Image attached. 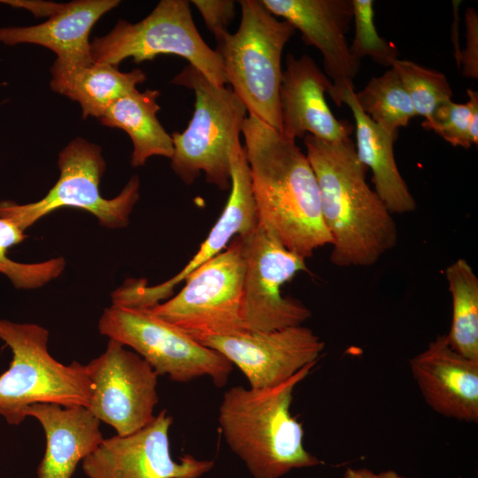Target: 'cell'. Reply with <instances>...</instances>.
I'll return each instance as SVG.
<instances>
[{"mask_svg": "<svg viewBox=\"0 0 478 478\" xmlns=\"http://www.w3.org/2000/svg\"><path fill=\"white\" fill-rule=\"evenodd\" d=\"M355 35L350 50L358 61L369 57L379 65L391 67L397 59L398 50L391 42L381 37L374 24V2L351 0Z\"/></svg>", "mask_w": 478, "mask_h": 478, "instance_id": "83f0119b", "label": "cell"}, {"mask_svg": "<svg viewBox=\"0 0 478 478\" xmlns=\"http://www.w3.org/2000/svg\"><path fill=\"white\" fill-rule=\"evenodd\" d=\"M242 237L245 265L242 314L246 330L269 332L302 325L311 311L301 301L283 297L281 289L306 270L305 259L258 223Z\"/></svg>", "mask_w": 478, "mask_h": 478, "instance_id": "8fae6325", "label": "cell"}, {"mask_svg": "<svg viewBox=\"0 0 478 478\" xmlns=\"http://www.w3.org/2000/svg\"><path fill=\"white\" fill-rule=\"evenodd\" d=\"M314 365L274 387L234 386L223 394L221 433L254 478H280L295 468L323 464L305 450L303 425L290 413L294 389Z\"/></svg>", "mask_w": 478, "mask_h": 478, "instance_id": "3957f363", "label": "cell"}, {"mask_svg": "<svg viewBox=\"0 0 478 478\" xmlns=\"http://www.w3.org/2000/svg\"><path fill=\"white\" fill-rule=\"evenodd\" d=\"M242 134L258 223L305 259L331 245L315 174L296 142L251 115Z\"/></svg>", "mask_w": 478, "mask_h": 478, "instance_id": "6da1fadb", "label": "cell"}, {"mask_svg": "<svg viewBox=\"0 0 478 478\" xmlns=\"http://www.w3.org/2000/svg\"><path fill=\"white\" fill-rule=\"evenodd\" d=\"M27 235L13 221L0 218V274L18 289H36L58 279L66 261L62 257L33 263L14 261L8 251L24 242Z\"/></svg>", "mask_w": 478, "mask_h": 478, "instance_id": "484cf974", "label": "cell"}, {"mask_svg": "<svg viewBox=\"0 0 478 478\" xmlns=\"http://www.w3.org/2000/svg\"><path fill=\"white\" fill-rule=\"evenodd\" d=\"M306 157L315 174L324 223L332 239L331 262L370 266L397 243L392 213L366 181L367 168L346 137L327 142L306 135Z\"/></svg>", "mask_w": 478, "mask_h": 478, "instance_id": "7a4b0ae2", "label": "cell"}, {"mask_svg": "<svg viewBox=\"0 0 478 478\" xmlns=\"http://www.w3.org/2000/svg\"><path fill=\"white\" fill-rule=\"evenodd\" d=\"M187 0H161L137 23L119 19L105 35L90 42L94 63L114 66L131 58L135 63L158 55H176L189 62L209 81L225 87L221 58L201 37Z\"/></svg>", "mask_w": 478, "mask_h": 478, "instance_id": "9c48e42d", "label": "cell"}, {"mask_svg": "<svg viewBox=\"0 0 478 478\" xmlns=\"http://www.w3.org/2000/svg\"><path fill=\"white\" fill-rule=\"evenodd\" d=\"M426 404L436 412L466 422H478V361L455 351L445 335H437L409 360Z\"/></svg>", "mask_w": 478, "mask_h": 478, "instance_id": "ac0fdd59", "label": "cell"}, {"mask_svg": "<svg viewBox=\"0 0 478 478\" xmlns=\"http://www.w3.org/2000/svg\"><path fill=\"white\" fill-rule=\"evenodd\" d=\"M466 48L460 51L459 65L466 77L478 78V15L469 7L465 12Z\"/></svg>", "mask_w": 478, "mask_h": 478, "instance_id": "4dcf8cb0", "label": "cell"}, {"mask_svg": "<svg viewBox=\"0 0 478 478\" xmlns=\"http://www.w3.org/2000/svg\"><path fill=\"white\" fill-rule=\"evenodd\" d=\"M0 339L12 352L9 368L0 374V415L8 424H21L35 404L89 407L92 389L86 366L54 358L47 328L0 318Z\"/></svg>", "mask_w": 478, "mask_h": 478, "instance_id": "277c9868", "label": "cell"}, {"mask_svg": "<svg viewBox=\"0 0 478 478\" xmlns=\"http://www.w3.org/2000/svg\"><path fill=\"white\" fill-rule=\"evenodd\" d=\"M172 83L194 91V112L187 128L173 132L171 167L186 184L202 172L220 190L230 188L231 153L240 140L246 108L231 89L218 87L189 65Z\"/></svg>", "mask_w": 478, "mask_h": 478, "instance_id": "8992f818", "label": "cell"}, {"mask_svg": "<svg viewBox=\"0 0 478 478\" xmlns=\"http://www.w3.org/2000/svg\"><path fill=\"white\" fill-rule=\"evenodd\" d=\"M391 67L397 73L417 115L429 120L436 108L451 100L446 76L410 60L397 59Z\"/></svg>", "mask_w": 478, "mask_h": 478, "instance_id": "4316f807", "label": "cell"}, {"mask_svg": "<svg viewBox=\"0 0 478 478\" xmlns=\"http://www.w3.org/2000/svg\"><path fill=\"white\" fill-rule=\"evenodd\" d=\"M444 274L452 305L446 340L455 351L478 361V277L464 258L448 266Z\"/></svg>", "mask_w": 478, "mask_h": 478, "instance_id": "cb8c5ba5", "label": "cell"}, {"mask_svg": "<svg viewBox=\"0 0 478 478\" xmlns=\"http://www.w3.org/2000/svg\"><path fill=\"white\" fill-rule=\"evenodd\" d=\"M467 104L470 108L469 135L472 144H478V93L473 89L466 90Z\"/></svg>", "mask_w": 478, "mask_h": 478, "instance_id": "d6a6232c", "label": "cell"}, {"mask_svg": "<svg viewBox=\"0 0 478 478\" xmlns=\"http://www.w3.org/2000/svg\"><path fill=\"white\" fill-rule=\"evenodd\" d=\"M0 3L9 4L16 8L27 9V11H30L35 17H50L58 12L63 4L52 2L28 0H0Z\"/></svg>", "mask_w": 478, "mask_h": 478, "instance_id": "1f68e13d", "label": "cell"}, {"mask_svg": "<svg viewBox=\"0 0 478 478\" xmlns=\"http://www.w3.org/2000/svg\"><path fill=\"white\" fill-rule=\"evenodd\" d=\"M342 478H405L396 471L387 470L375 473L368 468L348 467Z\"/></svg>", "mask_w": 478, "mask_h": 478, "instance_id": "836d02e7", "label": "cell"}, {"mask_svg": "<svg viewBox=\"0 0 478 478\" xmlns=\"http://www.w3.org/2000/svg\"><path fill=\"white\" fill-rule=\"evenodd\" d=\"M328 77L309 55L286 56L279 89L280 134L295 141L311 135L327 142L349 137L352 127L338 120L330 111L325 93L331 89Z\"/></svg>", "mask_w": 478, "mask_h": 478, "instance_id": "e0dca14e", "label": "cell"}, {"mask_svg": "<svg viewBox=\"0 0 478 478\" xmlns=\"http://www.w3.org/2000/svg\"><path fill=\"white\" fill-rule=\"evenodd\" d=\"M85 366L92 389L88 409L100 422L127 436L154 420L158 375L139 354L109 339L105 351Z\"/></svg>", "mask_w": 478, "mask_h": 478, "instance_id": "7c38bea8", "label": "cell"}, {"mask_svg": "<svg viewBox=\"0 0 478 478\" xmlns=\"http://www.w3.org/2000/svg\"><path fill=\"white\" fill-rule=\"evenodd\" d=\"M230 194L219 220L190 261L171 279L148 286L144 279L127 280L111 295L112 305L150 309L170 297L173 288L199 266L223 251L236 235L250 232L258 224L249 163L238 140L231 153Z\"/></svg>", "mask_w": 478, "mask_h": 478, "instance_id": "5bb4252c", "label": "cell"}, {"mask_svg": "<svg viewBox=\"0 0 478 478\" xmlns=\"http://www.w3.org/2000/svg\"><path fill=\"white\" fill-rule=\"evenodd\" d=\"M274 16L281 17L301 33L303 42L322 55L326 75L332 83L328 93L341 106L344 93L353 89L360 61L351 54L346 34L353 20L351 0H261Z\"/></svg>", "mask_w": 478, "mask_h": 478, "instance_id": "2e32d148", "label": "cell"}, {"mask_svg": "<svg viewBox=\"0 0 478 478\" xmlns=\"http://www.w3.org/2000/svg\"><path fill=\"white\" fill-rule=\"evenodd\" d=\"M239 4L242 15L237 31L217 42L215 50L227 82L249 115L280 132L281 56L296 29L275 18L260 1Z\"/></svg>", "mask_w": 478, "mask_h": 478, "instance_id": "5b68a950", "label": "cell"}, {"mask_svg": "<svg viewBox=\"0 0 478 478\" xmlns=\"http://www.w3.org/2000/svg\"><path fill=\"white\" fill-rule=\"evenodd\" d=\"M362 112L387 133L397 137L400 127L407 126L417 114L396 71L390 67L354 93Z\"/></svg>", "mask_w": 478, "mask_h": 478, "instance_id": "d4e9b609", "label": "cell"}, {"mask_svg": "<svg viewBox=\"0 0 478 478\" xmlns=\"http://www.w3.org/2000/svg\"><path fill=\"white\" fill-rule=\"evenodd\" d=\"M244 245L242 235L184 279L174 297L150 310L198 343L247 332L243 320Z\"/></svg>", "mask_w": 478, "mask_h": 478, "instance_id": "ba28073f", "label": "cell"}, {"mask_svg": "<svg viewBox=\"0 0 478 478\" xmlns=\"http://www.w3.org/2000/svg\"><path fill=\"white\" fill-rule=\"evenodd\" d=\"M120 4L118 0H75L62 7L41 24L0 27V42L14 46L32 43L50 49L55 63L65 67L93 64L89 33L96 22Z\"/></svg>", "mask_w": 478, "mask_h": 478, "instance_id": "d6986e66", "label": "cell"}, {"mask_svg": "<svg viewBox=\"0 0 478 478\" xmlns=\"http://www.w3.org/2000/svg\"><path fill=\"white\" fill-rule=\"evenodd\" d=\"M50 73L51 89L77 102L83 119H100L113 102L135 91L146 80L139 68L123 73L117 66L100 63L65 67L54 62Z\"/></svg>", "mask_w": 478, "mask_h": 478, "instance_id": "7402d4cb", "label": "cell"}, {"mask_svg": "<svg viewBox=\"0 0 478 478\" xmlns=\"http://www.w3.org/2000/svg\"><path fill=\"white\" fill-rule=\"evenodd\" d=\"M36 419L46 439L36 478H71L78 464L103 441L100 420L84 406L35 404L26 410Z\"/></svg>", "mask_w": 478, "mask_h": 478, "instance_id": "ffe728a7", "label": "cell"}, {"mask_svg": "<svg viewBox=\"0 0 478 478\" xmlns=\"http://www.w3.org/2000/svg\"><path fill=\"white\" fill-rule=\"evenodd\" d=\"M200 343L217 351L236 366L252 389L284 382L305 366L316 364L325 347L324 342L303 325L212 337Z\"/></svg>", "mask_w": 478, "mask_h": 478, "instance_id": "9a60e30c", "label": "cell"}, {"mask_svg": "<svg viewBox=\"0 0 478 478\" xmlns=\"http://www.w3.org/2000/svg\"><path fill=\"white\" fill-rule=\"evenodd\" d=\"M98 330L128 346L144 358L158 375L177 382L208 376L224 386L233 365L222 354L155 315L150 309L112 305L104 310Z\"/></svg>", "mask_w": 478, "mask_h": 478, "instance_id": "30bf717a", "label": "cell"}, {"mask_svg": "<svg viewBox=\"0 0 478 478\" xmlns=\"http://www.w3.org/2000/svg\"><path fill=\"white\" fill-rule=\"evenodd\" d=\"M470 108L467 103L457 104L451 100L439 105L432 117L422 122L426 129L433 130L452 146L469 149Z\"/></svg>", "mask_w": 478, "mask_h": 478, "instance_id": "f1b7e54d", "label": "cell"}, {"mask_svg": "<svg viewBox=\"0 0 478 478\" xmlns=\"http://www.w3.org/2000/svg\"><path fill=\"white\" fill-rule=\"evenodd\" d=\"M173 417L162 410L144 428L127 436L104 438L82 461L88 478H199L213 460L186 454L179 461L171 456L169 430Z\"/></svg>", "mask_w": 478, "mask_h": 478, "instance_id": "4fadbf2b", "label": "cell"}, {"mask_svg": "<svg viewBox=\"0 0 478 478\" xmlns=\"http://www.w3.org/2000/svg\"><path fill=\"white\" fill-rule=\"evenodd\" d=\"M190 3L199 11L216 42H220L229 34L228 26L235 16V1L193 0Z\"/></svg>", "mask_w": 478, "mask_h": 478, "instance_id": "f546056e", "label": "cell"}, {"mask_svg": "<svg viewBox=\"0 0 478 478\" xmlns=\"http://www.w3.org/2000/svg\"><path fill=\"white\" fill-rule=\"evenodd\" d=\"M59 176L53 187L38 201L18 204L0 201V218L9 219L26 231L44 216L65 207L89 212L100 226L110 229L127 227L140 197V180L130 178L112 198H104L99 190L106 164L99 145L83 138L72 140L58 153Z\"/></svg>", "mask_w": 478, "mask_h": 478, "instance_id": "52a82bcc", "label": "cell"}, {"mask_svg": "<svg viewBox=\"0 0 478 478\" xmlns=\"http://www.w3.org/2000/svg\"><path fill=\"white\" fill-rule=\"evenodd\" d=\"M354 89H348L343 103L355 120L356 154L358 160L372 171L374 191L392 213L404 214L415 211L417 203L396 163L393 144L397 138L375 124L359 108Z\"/></svg>", "mask_w": 478, "mask_h": 478, "instance_id": "44dd1931", "label": "cell"}, {"mask_svg": "<svg viewBox=\"0 0 478 478\" xmlns=\"http://www.w3.org/2000/svg\"><path fill=\"white\" fill-rule=\"evenodd\" d=\"M159 95L157 89H135L113 102L99 119L102 125L122 129L129 135L133 167L144 166L153 156L170 159L173 156V139L157 119Z\"/></svg>", "mask_w": 478, "mask_h": 478, "instance_id": "603a6c76", "label": "cell"}]
</instances>
